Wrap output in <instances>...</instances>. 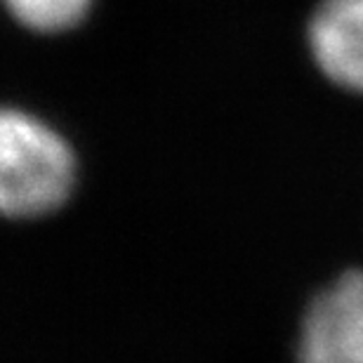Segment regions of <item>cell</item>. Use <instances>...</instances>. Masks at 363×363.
I'll list each match as a JSON object with an SVG mask.
<instances>
[{"mask_svg":"<svg viewBox=\"0 0 363 363\" xmlns=\"http://www.w3.org/2000/svg\"><path fill=\"white\" fill-rule=\"evenodd\" d=\"M297 363H363V272H347L304 314Z\"/></svg>","mask_w":363,"mask_h":363,"instance_id":"7a4b0ae2","label":"cell"},{"mask_svg":"<svg viewBox=\"0 0 363 363\" xmlns=\"http://www.w3.org/2000/svg\"><path fill=\"white\" fill-rule=\"evenodd\" d=\"M5 5L21 26L38 33H57L83 21L92 0H5Z\"/></svg>","mask_w":363,"mask_h":363,"instance_id":"277c9868","label":"cell"},{"mask_svg":"<svg viewBox=\"0 0 363 363\" xmlns=\"http://www.w3.org/2000/svg\"><path fill=\"white\" fill-rule=\"evenodd\" d=\"M307 38L321 74L363 94V0H321L309 19Z\"/></svg>","mask_w":363,"mask_h":363,"instance_id":"3957f363","label":"cell"},{"mask_svg":"<svg viewBox=\"0 0 363 363\" xmlns=\"http://www.w3.org/2000/svg\"><path fill=\"white\" fill-rule=\"evenodd\" d=\"M76 184V156L52 125L24 108L0 118V206L7 217L55 213Z\"/></svg>","mask_w":363,"mask_h":363,"instance_id":"6da1fadb","label":"cell"}]
</instances>
